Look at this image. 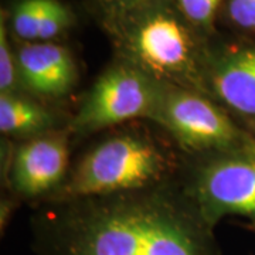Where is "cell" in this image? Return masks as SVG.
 <instances>
[{"instance_id": "1", "label": "cell", "mask_w": 255, "mask_h": 255, "mask_svg": "<svg viewBox=\"0 0 255 255\" xmlns=\"http://www.w3.org/2000/svg\"><path fill=\"white\" fill-rule=\"evenodd\" d=\"M207 219L157 196L90 201L48 219L38 255H219Z\"/></svg>"}, {"instance_id": "2", "label": "cell", "mask_w": 255, "mask_h": 255, "mask_svg": "<svg viewBox=\"0 0 255 255\" xmlns=\"http://www.w3.org/2000/svg\"><path fill=\"white\" fill-rule=\"evenodd\" d=\"M110 13L107 23L125 63L166 85L199 88L203 47L180 10L162 0Z\"/></svg>"}, {"instance_id": "3", "label": "cell", "mask_w": 255, "mask_h": 255, "mask_svg": "<svg viewBox=\"0 0 255 255\" xmlns=\"http://www.w3.org/2000/svg\"><path fill=\"white\" fill-rule=\"evenodd\" d=\"M163 172V157L155 146L135 136L102 142L82 159L67 186L75 197L111 196L143 189Z\"/></svg>"}, {"instance_id": "4", "label": "cell", "mask_w": 255, "mask_h": 255, "mask_svg": "<svg viewBox=\"0 0 255 255\" xmlns=\"http://www.w3.org/2000/svg\"><path fill=\"white\" fill-rule=\"evenodd\" d=\"M164 84L139 68L121 63L94 84L73 127L81 133L97 132L140 117H155Z\"/></svg>"}, {"instance_id": "5", "label": "cell", "mask_w": 255, "mask_h": 255, "mask_svg": "<svg viewBox=\"0 0 255 255\" xmlns=\"http://www.w3.org/2000/svg\"><path fill=\"white\" fill-rule=\"evenodd\" d=\"M153 118L174 137L196 150L240 152L255 146L219 107L193 90L164 84Z\"/></svg>"}, {"instance_id": "6", "label": "cell", "mask_w": 255, "mask_h": 255, "mask_svg": "<svg viewBox=\"0 0 255 255\" xmlns=\"http://www.w3.org/2000/svg\"><path fill=\"white\" fill-rule=\"evenodd\" d=\"M207 220L224 214L255 219V146L207 164L199 179Z\"/></svg>"}, {"instance_id": "7", "label": "cell", "mask_w": 255, "mask_h": 255, "mask_svg": "<svg viewBox=\"0 0 255 255\" xmlns=\"http://www.w3.org/2000/svg\"><path fill=\"white\" fill-rule=\"evenodd\" d=\"M68 164V146L61 136L33 139L21 145L11 166L14 189L26 196H38L63 179Z\"/></svg>"}, {"instance_id": "8", "label": "cell", "mask_w": 255, "mask_h": 255, "mask_svg": "<svg viewBox=\"0 0 255 255\" xmlns=\"http://www.w3.org/2000/svg\"><path fill=\"white\" fill-rule=\"evenodd\" d=\"M18 78L28 90L44 97H63L77 80L71 53L54 43H28L16 54Z\"/></svg>"}, {"instance_id": "9", "label": "cell", "mask_w": 255, "mask_h": 255, "mask_svg": "<svg viewBox=\"0 0 255 255\" xmlns=\"http://www.w3.org/2000/svg\"><path fill=\"white\" fill-rule=\"evenodd\" d=\"M211 85L231 110L255 121V44L223 55L213 68Z\"/></svg>"}, {"instance_id": "10", "label": "cell", "mask_w": 255, "mask_h": 255, "mask_svg": "<svg viewBox=\"0 0 255 255\" xmlns=\"http://www.w3.org/2000/svg\"><path fill=\"white\" fill-rule=\"evenodd\" d=\"M71 10L60 0H20L11 13L13 33L34 43H47L71 27Z\"/></svg>"}, {"instance_id": "11", "label": "cell", "mask_w": 255, "mask_h": 255, "mask_svg": "<svg viewBox=\"0 0 255 255\" xmlns=\"http://www.w3.org/2000/svg\"><path fill=\"white\" fill-rule=\"evenodd\" d=\"M53 124V115L31 101L13 94L0 95V129L3 133H34Z\"/></svg>"}, {"instance_id": "12", "label": "cell", "mask_w": 255, "mask_h": 255, "mask_svg": "<svg viewBox=\"0 0 255 255\" xmlns=\"http://www.w3.org/2000/svg\"><path fill=\"white\" fill-rule=\"evenodd\" d=\"M187 21L200 30H210L221 0H174Z\"/></svg>"}, {"instance_id": "13", "label": "cell", "mask_w": 255, "mask_h": 255, "mask_svg": "<svg viewBox=\"0 0 255 255\" xmlns=\"http://www.w3.org/2000/svg\"><path fill=\"white\" fill-rule=\"evenodd\" d=\"M18 78V67L16 55L11 53L4 18L0 21V91L11 94Z\"/></svg>"}, {"instance_id": "14", "label": "cell", "mask_w": 255, "mask_h": 255, "mask_svg": "<svg viewBox=\"0 0 255 255\" xmlns=\"http://www.w3.org/2000/svg\"><path fill=\"white\" fill-rule=\"evenodd\" d=\"M227 14L237 27L255 33V0H228Z\"/></svg>"}, {"instance_id": "15", "label": "cell", "mask_w": 255, "mask_h": 255, "mask_svg": "<svg viewBox=\"0 0 255 255\" xmlns=\"http://www.w3.org/2000/svg\"><path fill=\"white\" fill-rule=\"evenodd\" d=\"M156 1H162V0H104V3L108 6L110 11L139 7V6L150 4V3H156Z\"/></svg>"}]
</instances>
